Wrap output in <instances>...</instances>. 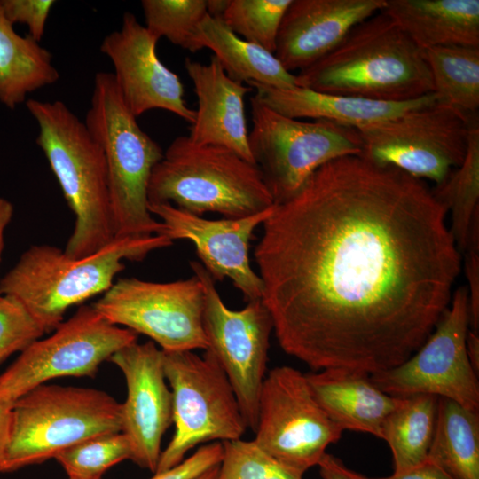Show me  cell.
Listing matches in <instances>:
<instances>
[{
	"label": "cell",
	"instance_id": "ba28073f",
	"mask_svg": "<svg viewBox=\"0 0 479 479\" xmlns=\"http://www.w3.org/2000/svg\"><path fill=\"white\" fill-rule=\"evenodd\" d=\"M163 353L175 429L155 473L175 467L195 446L240 439L247 428L233 389L209 351L202 356L192 350Z\"/></svg>",
	"mask_w": 479,
	"mask_h": 479
},
{
	"label": "cell",
	"instance_id": "484cf974",
	"mask_svg": "<svg viewBox=\"0 0 479 479\" xmlns=\"http://www.w3.org/2000/svg\"><path fill=\"white\" fill-rule=\"evenodd\" d=\"M428 458L455 479H479V411L438 397Z\"/></svg>",
	"mask_w": 479,
	"mask_h": 479
},
{
	"label": "cell",
	"instance_id": "277c9868",
	"mask_svg": "<svg viewBox=\"0 0 479 479\" xmlns=\"http://www.w3.org/2000/svg\"><path fill=\"white\" fill-rule=\"evenodd\" d=\"M173 244L164 235L114 238L89 256L74 259L51 245H34L0 280V294L17 298L42 326L53 331L72 306L105 293L125 265Z\"/></svg>",
	"mask_w": 479,
	"mask_h": 479
},
{
	"label": "cell",
	"instance_id": "44dd1931",
	"mask_svg": "<svg viewBox=\"0 0 479 479\" xmlns=\"http://www.w3.org/2000/svg\"><path fill=\"white\" fill-rule=\"evenodd\" d=\"M254 98L287 117L327 120L359 130L438 100L436 93L407 101H383L328 94L302 87L275 89L252 84Z\"/></svg>",
	"mask_w": 479,
	"mask_h": 479
},
{
	"label": "cell",
	"instance_id": "cb8c5ba5",
	"mask_svg": "<svg viewBox=\"0 0 479 479\" xmlns=\"http://www.w3.org/2000/svg\"><path fill=\"white\" fill-rule=\"evenodd\" d=\"M195 51L208 48L214 52L227 75L248 86L275 89L296 87L295 75L284 68L274 53L246 41L231 31L220 18L208 14L194 36Z\"/></svg>",
	"mask_w": 479,
	"mask_h": 479
},
{
	"label": "cell",
	"instance_id": "9c48e42d",
	"mask_svg": "<svg viewBox=\"0 0 479 479\" xmlns=\"http://www.w3.org/2000/svg\"><path fill=\"white\" fill-rule=\"evenodd\" d=\"M248 144L275 204L295 195L323 165L360 155L357 130L327 120L287 117L250 98Z\"/></svg>",
	"mask_w": 479,
	"mask_h": 479
},
{
	"label": "cell",
	"instance_id": "8fae6325",
	"mask_svg": "<svg viewBox=\"0 0 479 479\" xmlns=\"http://www.w3.org/2000/svg\"><path fill=\"white\" fill-rule=\"evenodd\" d=\"M53 331L20 352L0 374V401L13 404L52 379L93 376L104 361L137 339V334L108 322L92 305L80 307Z\"/></svg>",
	"mask_w": 479,
	"mask_h": 479
},
{
	"label": "cell",
	"instance_id": "603a6c76",
	"mask_svg": "<svg viewBox=\"0 0 479 479\" xmlns=\"http://www.w3.org/2000/svg\"><path fill=\"white\" fill-rule=\"evenodd\" d=\"M381 11L423 51L479 46V0H386Z\"/></svg>",
	"mask_w": 479,
	"mask_h": 479
},
{
	"label": "cell",
	"instance_id": "4dcf8cb0",
	"mask_svg": "<svg viewBox=\"0 0 479 479\" xmlns=\"http://www.w3.org/2000/svg\"><path fill=\"white\" fill-rule=\"evenodd\" d=\"M141 6L150 33L196 52L194 36L208 14L207 0H143Z\"/></svg>",
	"mask_w": 479,
	"mask_h": 479
},
{
	"label": "cell",
	"instance_id": "e575fe53",
	"mask_svg": "<svg viewBox=\"0 0 479 479\" xmlns=\"http://www.w3.org/2000/svg\"><path fill=\"white\" fill-rule=\"evenodd\" d=\"M4 14L12 23L27 25L28 35L40 43L46 22L55 1L52 0H0Z\"/></svg>",
	"mask_w": 479,
	"mask_h": 479
},
{
	"label": "cell",
	"instance_id": "ee69618b",
	"mask_svg": "<svg viewBox=\"0 0 479 479\" xmlns=\"http://www.w3.org/2000/svg\"><path fill=\"white\" fill-rule=\"evenodd\" d=\"M68 479H82V478L68 477ZM90 479H102V477L90 478Z\"/></svg>",
	"mask_w": 479,
	"mask_h": 479
},
{
	"label": "cell",
	"instance_id": "8d00e7d4",
	"mask_svg": "<svg viewBox=\"0 0 479 479\" xmlns=\"http://www.w3.org/2000/svg\"><path fill=\"white\" fill-rule=\"evenodd\" d=\"M465 272L468 282V305L470 329L479 331V214L469 229L464 252Z\"/></svg>",
	"mask_w": 479,
	"mask_h": 479
},
{
	"label": "cell",
	"instance_id": "8992f818",
	"mask_svg": "<svg viewBox=\"0 0 479 479\" xmlns=\"http://www.w3.org/2000/svg\"><path fill=\"white\" fill-rule=\"evenodd\" d=\"M84 122L105 155L114 237L158 234L161 223L148 209L147 190L164 152L125 105L113 73L95 75Z\"/></svg>",
	"mask_w": 479,
	"mask_h": 479
},
{
	"label": "cell",
	"instance_id": "7402d4cb",
	"mask_svg": "<svg viewBox=\"0 0 479 479\" xmlns=\"http://www.w3.org/2000/svg\"><path fill=\"white\" fill-rule=\"evenodd\" d=\"M305 377L318 404L342 431L369 433L381 438V425L399 398L378 389L370 373L334 367L306 373Z\"/></svg>",
	"mask_w": 479,
	"mask_h": 479
},
{
	"label": "cell",
	"instance_id": "e0dca14e",
	"mask_svg": "<svg viewBox=\"0 0 479 479\" xmlns=\"http://www.w3.org/2000/svg\"><path fill=\"white\" fill-rule=\"evenodd\" d=\"M158 41L132 12H126L121 28L103 39L100 51L111 60L122 98L134 116L162 109L192 124L195 110L185 100L178 75L158 58Z\"/></svg>",
	"mask_w": 479,
	"mask_h": 479
},
{
	"label": "cell",
	"instance_id": "4316f807",
	"mask_svg": "<svg viewBox=\"0 0 479 479\" xmlns=\"http://www.w3.org/2000/svg\"><path fill=\"white\" fill-rule=\"evenodd\" d=\"M397 397V406L385 418L381 429V439L388 443L392 452L395 472L428 458L438 404V397L428 394Z\"/></svg>",
	"mask_w": 479,
	"mask_h": 479
},
{
	"label": "cell",
	"instance_id": "3957f363",
	"mask_svg": "<svg viewBox=\"0 0 479 479\" xmlns=\"http://www.w3.org/2000/svg\"><path fill=\"white\" fill-rule=\"evenodd\" d=\"M25 103L38 125L36 144L75 215L64 252L74 259L93 255L115 238L104 153L63 101L29 98Z\"/></svg>",
	"mask_w": 479,
	"mask_h": 479
},
{
	"label": "cell",
	"instance_id": "d4e9b609",
	"mask_svg": "<svg viewBox=\"0 0 479 479\" xmlns=\"http://www.w3.org/2000/svg\"><path fill=\"white\" fill-rule=\"evenodd\" d=\"M59 78L51 52L28 35H20L0 2V103L14 110L29 93Z\"/></svg>",
	"mask_w": 479,
	"mask_h": 479
},
{
	"label": "cell",
	"instance_id": "7a4b0ae2",
	"mask_svg": "<svg viewBox=\"0 0 479 479\" xmlns=\"http://www.w3.org/2000/svg\"><path fill=\"white\" fill-rule=\"evenodd\" d=\"M295 77L298 87L383 101L434 92L424 51L382 11L354 27L334 50Z\"/></svg>",
	"mask_w": 479,
	"mask_h": 479
},
{
	"label": "cell",
	"instance_id": "6da1fadb",
	"mask_svg": "<svg viewBox=\"0 0 479 479\" xmlns=\"http://www.w3.org/2000/svg\"><path fill=\"white\" fill-rule=\"evenodd\" d=\"M425 181L361 156L274 204L255 248L281 349L313 370L407 360L447 310L461 255Z\"/></svg>",
	"mask_w": 479,
	"mask_h": 479
},
{
	"label": "cell",
	"instance_id": "ac0fdd59",
	"mask_svg": "<svg viewBox=\"0 0 479 479\" xmlns=\"http://www.w3.org/2000/svg\"><path fill=\"white\" fill-rule=\"evenodd\" d=\"M163 357V351L148 341L129 344L109 359L126 381L122 432L130 443L131 460L153 474L163 435L172 424V394L166 383Z\"/></svg>",
	"mask_w": 479,
	"mask_h": 479
},
{
	"label": "cell",
	"instance_id": "7c38bea8",
	"mask_svg": "<svg viewBox=\"0 0 479 479\" xmlns=\"http://www.w3.org/2000/svg\"><path fill=\"white\" fill-rule=\"evenodd\" d=\"M108 322L148 336L164 352L206 349L200 279L151 282L120 279L91 304Z\"/></svg>",
	"mask_w": 479,
	"mask_h": 479
},
{
	"label": "cell",
	"instance_id": "f35d334b",
	"mask_svg": "<svg viewBox=\"0 0 479 479\" xmlns=\"http://www.w3.org/2000/svg\"><path fill=\"white\" fill-rule=\"evenodd\" d=\"M318 466L322 479H371L348 468L340 459L326 452Z\"/></svg>",
	"mask_w": 479,
	"mask_h": 479
},
{
	"label": "cell",
	"instance_id": "30bf717a",
	"mask_svg": "<svg viewBox=\"0 0 479 479\" xmlns=\"http://www.w3.org/2000/svg\"><path fill=\"white\" fill-rule=\"evenodd\" d=\"M470 115L437 100L359 129V156L439 185L464 160Z\"/></svg>",
	"mask_w": 479,
	"mask_h": 479
},
{
	"label": "cell",
	"instance_id": "9a60e30c",
	"mask_svg": "<svg viewBox=\"0 0 479 479\" xmlns=\"http://www.w3.org/2000/svg\"><path fill=\"white\" fill-rule=\"evenodd\" d=\"M469 329L468 293L459 287L419 349L397 366L370 374L372 381L393 397L428 394L479 411L478 374L466 346Z\"/></svg>",
	"mask_w": 479,
	"mask_h": 479
},
{
	"label": "cell",
	"instance_id": "ffe728a7",
	"mask_svg": "<svg viewBox=\"0 0 479 479\" xmlns=\"http://www.w3.org/2000/svg\"><path fill=\"white\" fill-rule=\"evenodd\" d=\"M185 68L198 105L189 138L200 145L226 147L255 164L244 107V98L253 89L230 78L214 55L208 64L185 58Z\"/></svg>",
	"mask_w": 479,
	"mask_h": 479
},
{
	"label": "cell",
	"instance_id": "d590c367",
	"mask_svg": "<svg viewBox=\"0 0 479 479\" xmlns=\"http://www.w3.org/2000/svg\"><path fill=\"white\" fill-rule=\"evenodd\" d=\"M223 452L222 442L202 444L187 459L166 471L154 473L150 479H195L209 468L220 464Z\"/></svg>",
	"mask_w": 479,
	"mask_h": 479
},
{
	"label": "cell",
	"instance_id": "f546056e",
	"mask_svg": "<svg viewBox=\"0 0 479 479\" xmlns=\"http://www.w3.org/2000/svg\"><path fill=\"white\" fill-rule=\"evenodd\" d=\"M292 0H228L219 17L238 36L274 53L285 12Z\"/></svg>",
	"mask_w": 479,
	"mask_h": 479
},
{
	"label": "cell",
	"instance_id": "b9f144b4",
	"mask_svg": "<svg viewBox=\"0 0 479 479\" xmlns=\"http://www.w3.org/2000/svg\"><path fill=\"white\" fill-rule=\"evenodd\" d=\"M13 215V206L6 199L0 197V259L4 248V230Z\"/></svg>",
	"mask_w": 479,
	"mask_h": 479
},
{
	"label": "cell",
	"instance_id": "d6986e66",
	"mask_svg": "<svg viewBox=\"0 0 479 479\" xmlns=\"http://www.w3.org/2000/svg\"><path fill=\"white\" fill-rule=\"evenodd\" d=\"M386 0H292L279 30L274 55L292 73L333 50L357 24L381 12Z\"/></svg>",
	"mask_w": 479,
	"mask_h": 479
},
{
	"label": "cell",
	"instance_id": "74e56055",
	"mask_svg": "<svg viewBox=\"0 0 479 479\" xmlns=\"http://www.w3.org/2000/svg\"><path fill=\"white\" fill-rule=\"evenodd\" d=\"M378 479H455L429 458L404 470Z\"/></svg>",
	"mask_w": 479,
	"mask_h": 479
},
{
	"label": "cell",
	"instance_id": "4fadbf2b",
	"mask_svg": "<svg viewBox=\"0 0 479 479\" xmlns=\"http://www.w3.org/2000/svg\"><path fill=\"white\" fill-rule=\"evenodd\" d=\"M342 429L314 398L305 374L287 366L271 369L263 380L254 442L281 464L303 475L318 466Z\"/></svg>",
	"mask_w": 479,
	"mask_h": 479
},
{
	"label": "cell",
	"instance_id": "836d02e7",
	"mask_svg": "<svg viewBox=\"0 0 479 479\" xmlns=\"http://www.w3.org/2000/svg\"><path fill=\"white\" fill-rule=\"evenodd\" d=\"M44 333L17 298L0 294V364L13 353L25 350Z\"/></svg>",
	"mask_w": 479,
	"mask_h": 479
},
{
	"label": "cell",
	"instance_id": "ab89813d",
	"mask_svg": "<svg viewBox=\"0 0 479 479\" xmlns=\"http://www.w3.org/2000/svg\"><path fill=\"white\" fill-rule=\"evenodd\" d=\"M12 405L0 401V473H4L6 452L10 442Z\"/></svg>",
	"mask_w": 479,
	"mask_h": 479
},
{
	"label": "cell",
	"instance_id": "1f68e13d",
	"mask_svg": "<svg viewBox=\"0 0 479 479\" xmlns=\"http://www.w3.org/2000/svg\"><path fill=\"white\" fill-rule=\"evenodd\" d=\"M132 457L128 437L121 431L94 436L70 446L54 458L68 477H102L113 466Z\"/></svg>",
	"mask_w": 479,
	"mask_h": 479
},
{
	"label": "cell",
	"instance_id": "d6a6232c",
	"mask_svg": "<svg viewBox=\"0 0 479 479\" xmlns=\"http://www.w3.org/2000/svg\"><path fill=\"white\" fill-rule=\"evenodd\" d=\"M217 479H302L262 450L254 440L224 441Z\"/></svg>",
	"mask_w": 479,
	"mask_h": 479
},
{
	"label": "cell",
	"instance_id": "52a82bcc",
	"mask_svg": "<svg viewBox=\"0 0 479 479\" xmlns=\"http://www.w3.org/2000/svg\"><path fill=\"white\" fill-rule=\"evenodd\" d=\"M122 431V404L103 390L42 384L14 402L4 473L40 464L94 436Z\"/></svg>",
	"mask_w": 479,
	"mask_h": 479
},
{
	"label": "cell",
	"instance_id": "f1b7e54d",
	"mask_svg": "<svg viewBox=\"0 0 479 479\" xmlns=\"http://www.w3.org/2000/svg\"><path fill=\"white\" fill-rule=\"evenodd\" d=\"M438 100L466 114L479 108V46L446 45L424 51Z\"/></svg>",
	"mask_w": 479,
	"mask_h": 479
},
{
	"label": "cell",
	"instance_id": "5bb4252c",
	"mask_svg": "<svg viewBox=\"0 0 479 479\" xmlns=\"http://www.w3.org/2000/svg\"><path fill=\"white\" fill-rule=\"evenodd\" d=\"M190 266L204 289L205 350L215 357L225 373L247 427L255 432L273 330L271 316L262 300L247 302L241 310L229 309L203 265L192 261Z\"/></svg>",
	"mask_w": 479,
	"mask_h": 479
},
{
	"label": "cell",
	"instance_id": "7bdbcfd3",
	"mask_svg": "<svg viewBox=\"0 0 479 479\" xmlns=\"http://www.w3.org/2000/svg\"><path fill=\"white\" fill-rule=\"evenodd\" d=\"M219 465L220 464L209 468L195 479H217Z\"/></svg>",
	"mask_w": 479,
	"mask_h": 479
},
{
	"label": "cell",
	"instance_id": "2e32d148",
	"mask_svg": "<svg viewBox=\"0 0 479 479\" xmlns=\"http://www.w3.org/2000/svg\"><path fill=\"white\" fill-rule=\"evenodd\" d=\"M272 208L245 217L208 220L170 203L148 202L150 213L161 219L158 234L172 241L191 240L212 279L228 278L247 302L262 299L263 283L250 265L249 247L255 228Z\"/></svg>",
	"mask_w": 479,
	"mask_h": 479
},
{
	"label": "cell",
	"instance_id": "60d3db41",
	"mask_svg": "<svg viewBox=\"0 0 479 479\" xmlns=\"http://www.w3.org/2000/svg\"><path fill=\"white\" fill-rule=\"evenodd\" d=\"M467 352L472 367L479 372V333L469 329L466 340Z\"/></svg>",
	"mask_w": 479,
	"mask_h": 479
},
{
	"label": "cell",
	"instance_id": "5b68a950",
	"mask_svg": "<svg viewBox=\"0 0 479 479\" xmlns=\"http://www.w3.org/2000/svg\"><path fill=\"white\" fill-rule=\"evenodd\" d=\"M147 197L148 202L174 203L197 216L214 212L226 218L252 216L275 204L256 164L188 136L168 146L152 171Z\"/></svg>",
	"mask_w": 479,
	"mask_h": 479
},
{
	"label": "cell",
	"instance_id": "83f0119b",
	"mask_svg": "<svg viewBox=\"0 0 479 479\" xmlns=\"http://www.w3.org/2000/svg\"><path fill=\"white\" fill-rule=\"evenodd\" d=\"M436 200L451 213L450 233L460 255L474 217L479 214V118L468 119L467 151L463 161L431 189Z\"/></svg>",
	"mask_w": 479,
	"mask_h": 479
}]
</instances>
